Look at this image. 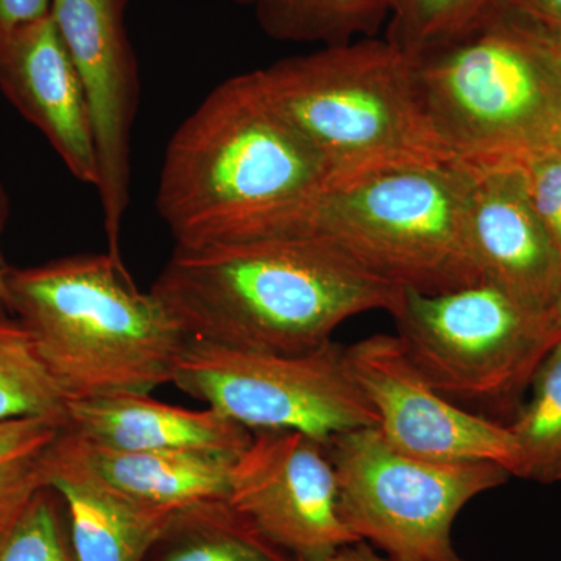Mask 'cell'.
Masks as SVG:
<instances>
[{
  "label": "cell",
  "instance_id": "obj_20",
  "mask_svg": "<svg viewBox=\"0 0 561 561\" xmlns=\"http://www.w3.org/2000/svg\"><path fill=\"white\" fill-rule=\"evenodd\" d=\"M31 416L68 423V398L41 359L27 328L0 319V420Z\"/></svg>",
  "mask_w": 561,
  "mask_h": 561
},
{
  "label": "cell",
  "instance_id": "obj_6",
  "mask_svg": "<svg viewBox=\"0 0 561 561\" xmlns=\"http://www.w3.org/2000/svg\"><path fill=\"white\" fill-rule=\"evenodd\" d=\"M257 73L323 158L328 181L457 161L424 110L412 58L386 38L324 47Z\"/></svg>",
  "mask_w": 561,
  "mask_h": 561
},
{
  "label": "cell",
  "instance_id": "obj_18",
  "mask_svg": "<svg viewBox=\"0 0 561 561\" xmlns=\"http://www.w3.org/2000/svg\"><path fill=\"white\" fill-rule=\"evenodd\" d=\"M144 561H301L227 500L173 512Z\"/></svg>",
  "mask_w": 561,
  "mask_h": 561
},
{
  "label": "cell",
  "instance_id": "obj_26",
  "mask_svg": "<svg viewBox=\"0 0 561 561\" xmlns=\"http://www.w3.org/2000/svg\"><path fill=\"white\" fill-rule=\"evenodd\" d=\"M54 0H0V36L50 16Z\"/></svg>",
  "mask_w": 561,
  "mask_h": 561
},
{
  "label": "cell",
  "instance_id": "obj_19",
  "mask_svg": "<svg viewBox=\"0 0 561 561\" xmlns=\"http://www.w3.org/2000/svg\"><path fill=\"white\" fill-rule=\"evenodd\" d=\"M261 24L279 39L345 46L375 38L389 22L391 0H257Z\"/></svg>",
  "mask_w": 561,
  "mask_h": 561
},
{
  "label": "cell",
  "instance_id": "obj_11",
  "mask_svg": "<svg viewBox=\"0 0 561 561\" xmlns=\"http://www.w3.org/2000/svg\"><path fill=\"white\" fill-rule=\"evenodd\" d=\"M228 502L301 561L359 541L342 522L327 446L300 432H253L232 463Z\"/></svg>",
  "mask_w": 561,
  "mask_h": 561
},
{
  "label": "cell",
  "instance_id": "obj_9",
  "mask_svg": "<svg viewBox=\"0 0 561 561\" xmlns=\"http://www.w3.org/2000/svg\"><path fill=\"white\" fill-rule=\"evenodd\" d=\"M172 383L251 432H300L327 446L379 424L334 342L290 354L190 341Z\"/></svg>",
  "mask_w": 561,
  "mask_h": 561
},
{
  "label": "cell",
  "instance_id": "obj_15",
  "mask_svg": "<svg viewBox=\"0 0 561 561\" xmlns=\"http://www.w3.org/2000/svg\"><path fill=\"white\" fill-rule=\"evenodd\" d=\"M66 427L83 440L119 451L238 457L253 438V432L216 409L191 411L136 393L68 401Z\"/></svg>",
  "mask_w": 561,
  "mask_h": 561
},
{
  "label": "cell",
  "instance_id": "obj_31",
  "mask_svg": "<svg viewBox=\"0 0 561 561\" xmlns=\"http://www.w3.org/2000/svg\"><path fill=\"white\" fill-rule=\"evenodd\" d=\"M11 516V515H10ZM10 516H3V515H0V524H2L3 522H5V519H9Z\"/></svg>",
  "mask_w": 561,
  "mask_h": 561
},
{
  "label": "cell",
  "instance_id": "obj_23",
  "mask_svg": "<svg viewBox=\"0 0 561 561\" xmlns=\"http://www.w3.org/2000/svg\"><path fill=\"white\" fill-rule=\"evenodd\" d=\"M0 561H79L68 508L51 486H43L0 524Z\"/></svg>",
  "mask_w": 561,
  "mask_h": 561
},
{
  "label": "cell",
  "instance_id": "obj_4",
  "mask_svg": "<svg viewBox=\"0 0 561 561\" xmlns=\"http://www.w3.org/2000/svg\"><path fill=\"white\" fill-rule=\"evenodd\" d=\"M470 179L454 161L328 181L241 239H316L402 290L461 289L482 280L467 230Z\"/></svg>",
  "mask_w": 561,
  "mask_h": 561
},
{
  "label": "cell",
  "instance_id": "obj_7",
  "mask_svg": "<svg viewBox=\"0 0 561 561\" xmlns=\"http://www.w3.org/2000/svg\"><path fill=\"white\" fill-rule=\"evenodd\" d=\"M391 317L402 350L438 393L505 426L561 342L552 309L530 308L485 280L442 294L402 290Z\"/></svg>",
  "mask_w": 561,
  "mask_h": 561
},
{
  "label": "cell",
  "instance_id": "obj_25",
  "mask_svg": "<svg viewBox=\"0 0 561 561\" xmlns=\"http://www.w3.org/2000/svg\"><path fill=\"white\" fill-rule=\"evenodd\" d=\"M523 165L535 210L561 254V151L538 154Z\"/></svg>",
  "mask_w": 561,
  "mask_h": 561
},
{
  "label": "cell",
  "instance_id": "obj_12",
  "mask_svg": "<svg viewBox=\"0 0 561 561\" xmlns=\"http://www.w3.org/2000/svg\"><path fill=\"white\" fill-rule=\"evenodd\" d=\"M51 18L79 72L90 111L108 253L124 262L121 232L130 202V139L139 83L117 0H54Z\"/></svg>",
  "mask_w": 561,
  "mask_h": 561
},
{
  "label": "cell",
  "instance_id": "obj_17",
  "mask_svg": "<svg viewBox=\"0 0 561 561\" xmlns=\"http://www.w3.org/2000/svg\"><path fill=\"white\" fill-rule=\"evenodd\" d=\"M46 483L68 508L70 538L79 561L146 560L173 513L140 507L117 496L84 472L55 459L51 451Z\"/></svg>",
  "mask_w": 561,
  "mask_h": 561
},
{
  "label": "cell",
  "instance_id": "obj_27",
  "mask_svg": "<svg viewBox=\"0 0 561 561\" xmlns=\"http://www.w3.org/2000/svg\"><path fill=\"white\" fill-rule=\"evenodd\" d=\"M500 2L561 41V0H500Z\"/></svg>",
  "mask_w": 561,
  "mask_h": 561
},
{
  "label": "cell",
  "instance_id": "obj_28",
  "mask_svg": "<svg viewBox=\"0 0 561 561\" xmlns=\"http://www.w3.org/2000/svg\"><path fill=\"white\" fill-rule=\"evenodd\" d=\"M312 561H393L367 541H354Z\"/></svg>",
  "mask_w": 561,
  "mask_h": 561
},
{
  "label": "cell",
  "instance_id": "obj_5",
  "mask_svg": "<svg viewBox=\"0 0 561 561\" xmlns=\"http://www.w3.org/2000/svg\"><path fill=\"white\" fill-rule=\"evenodd\" d=\"M411 58L424 110L457 161L524 164L561 151V41L500 0Z\"/></svg>",
  "mask_w": 561,
  "mask_h": 561
},
{
  "label": "cell",
  "instance_id": "obj_21",
  "mask_svg": "<svg viewBox=\"0 0 561 561\" xmlns=\"http://www.w3.org/2000/svg\"><path fill=\"white\" fill-rule=\"evenodd\" d=\"M530 400L508 424L522 453V479L561 481V342L538 368Z\"/></svg>",
  "mask_w": 561,
  "mask_h": 561
},
{
  "label": "cell",
  "instance_id": "obj_24",
  "mask_svg": "<svg viewBox=\"0 0 561 561\" xmlns=\"http://www.w3.org/2000/svg\"><path fill=\"white\" fill-rule=\"evenodd\" d=\"M496 0H391L386 39L409 57L459 36Z\"/></svg>",
  "mask_w": 561,
  "mask_h": 561
},
{
  "label": "cell",
  "instance_id": "obj_10",
  "mask_svg": "<svg viewBox=\"0 0 561 561\" xmlns=\"http://www.w3.org/2000/svg\"><path fill=\"white\" fill-rule=\"evenodd\" d=\"M354 381L378 413V430L397 451L435 463H493L522 478L511 427L438 393L409 359L397 335L373 334L345 346Z\"/></svg>",
  "mask_w": 561,
  "mask_h": 561
},
{
  "label": "cell",
  "instance_id": "obj_1",
  "mask_svg": "<svg viewBox=\"0 0 561 561\" xmlns=\"http://www.w3.org/2000/svg\"><path fill=\"white\" fill-rule=\"evenodd\" d=\"M150 291L191 341L290 354L327 345L360 313L391 316L402 298L400 287L308 238L175 245Z\"/></svg>",
  "mask_w": 561,
  "mask_h": 561
},
{
  "label": "cell",
  "instance_id": "obj_14",
  "mask_svg": "<svg viewBox=\"0 0 561 561\" xmlns=\"http://www.w3.org/2000/svg\"><path fill=\"white\" fill-rule=\"evenodd\" d=\"M0 90L46 136L69 172L98 184L90 111L54 18L0 36Z\"/></svg>",
  "mask_w": 561,
  "mask_h": 561
},
{
  "label": "cell",
  "instance_id": "obj_22",
  "mask_svg": "<svg viewBox=\"0 0 561 561\" xmlns=\"http://www.w3.org/2000/svg\"><path fill=\"white\" fill-rule=\"evenodd\" d=\"M66 421L0 420V515L20 511L46 483V461Z\"/></svg>",
  "mask_w": 561,
  "mask_h": 561
},
{
  "label": "cell",
  "instance_id": "obj_2",
  "mask_svg": "<svg viewBox=\"0 0 561 561\" xmlns=\"http://www.w3.org/2000/svg\"><path fill=\"white\" fill-rule=\"evenodd\" d=\"M328 180L319 151L273 105L254 70L214 88L173 133L157 209L175 245L232 241Z\"/></svg>",
  "mask_w": 561,
  "mask_h": 561
},
{
  "label": "cell",
  "instance_id": "obj_30",
  "mask_svg": "<svg viewBox=\"0 0 561 561\" xmlns=\"http://www.w3.org/2000/svg\"><path fill=\"white\" fill-rule=\"evenodd\" d=\"M553 319H556L557 328H559L561 337V290L559 298H557L556 305L552 306Z\"/></svg>",
  "mask_w": 561,
  "mask_h": 561
},
{
  "label": "cell",
  "instance_id": "obj_29",
  "mask_svg": "<svg viewBox=\"0 0 561 561\" xmlns=\"http://www.w3.org/2000/svg\"><path fill=\"white\" fill-rule=\"evenodd\" d=\"M0 306H9V271L0 257Z\"/></svg>",
  "mask_w": 561,
  "mask_h": 561
},
{
  "label": "cell",
  "instance_id": "obj_3",
  "mask_svg": "<svg viewBox=\"0 0 561 561\" xmlns=\"http://www.w3.org/2000/svg\"><path fill=\"white\" fill-rule=\"evenodd\" d=\"M9 308L68 401L150 394L173 381L191 341L110 253L9 271Z\"/></svg>",
  "mask_w": 561,
  "mask_h": 561
},
{
  "label": "cell",
  "instance_id": "obj_16",
  "mask_svg": "<svg viewBox=\"0 0 561 561\" xmlns=\"http://www.w3.org/2000/svg\"><path fill=\"white\" fill-rule=\"evenodd\" d=\"M51 454L117 496L162 512L206 501H228L231 467L239 457L119 451L83 440L68 427L62 430Z\"/></svg>",
  "mask_w": 561,
  "mask_h": 561
},
{
  "label": "cell",
  "instance_id": "obj_13",
  "mask_svg": "<svg viewBox=\"0 0 561 561\" xmlns=\"http://www.w3.org/2000/svg\"><path fill=\"white\" fill-rule=\"evenodd\" d=\"M467 164V230L482 280L551 311L561 290V254L531 203L524 165Z\"/></svg>",
  "mask_w": 561,
  "mask_h": 561
},
{
  "label": "cell",
  "instance_id": "obj_8",
  "mask_svg": "<svg viewBox=\"0 0 561 561\" xmlns=\"http://www.w3.org/2000/svg\"><path fill=\"white\" fill-rule=\"evenodd\" d=\"M342 522L357 540L393 561H465L453 542L459 513L512 478L493 463H435L405 456L378 426L335 435L327 445Z\"/></svg>",
  "mask_w": 561,
  "mask_h": 561
}]
</instances>
